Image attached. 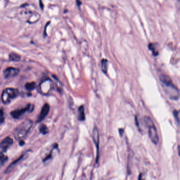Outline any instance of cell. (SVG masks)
Masks as SVG:
<instances>
[{
	"label": "cell",
	"mask_w": 180,
	"mask_h": 180,
	"mask_svg": "<svg viewBox=\"0 0 180 180\" xmlns=\"http://www.w3.org/2000/svg\"><path fill=\"white\" fill-rule=\"evenodd\" d=\"M13 140L11 138L6 137L0 142V152H6L9 147L12 145Z\"/></svg>",
	"instance_id": "obj_7"
},
{
	"label": "cell",
	"mask_w": 180,
	"mask_h": 180,
	"mask_svg": "<svg viewBox=\"0 0 180 180\" xmlns=\"http://www.w3.org/2000/svg\"><path fill=\"white\" fill-rule=\"evenodd\" d=\"M7 160V157L5 155H4L2 152H0V168L5 164Z\"/></svg>",
	"instance_id": "obj_15"
},
{
	"label": "cell",
	"mask_w": 180,
	"mask_h": 180,
	"mask_svg": "<svg viewBox=\"0 0 180 180\" xmlns=\"http://www.w3.org/2000/svg\"><path fill=\"white\" fill-rule=\"evenodd\" d=\"M50 110V106L48 104H45L44 106H43V108L41 110L40 114L39 115V118L38 119V122H40L46 117V116L48 115Z\"/></svg>",
	"instance_id": "obj_10"
},
{
	"label": "cell",
	"mask_w": 180,
	"mask_h": 180,
	"mask_svg": "<svg viewBox=\"0 0 180 180\" xmlns=\"http://www.w3.org/2000/svg\"><path fill=\"white\" fill-rule=\"evenodd\" d=\"M85 119V111L83 106H81L78 109V120L83 121Z\"/></svg>",
	"instance_id": "obj_11"
},
{
	"label": "cell",
	"mask_w": 180,
	"mask_h": 180,
	"mask_svg": "<svg viewBox=\"0 0 180 180\" xmlns=\"http://www.w3.org/2000/svg\"><path fill=\"white\" fill-rule=\"evenodd\" d=\"M92 136V139H93L94 143L95 144L96 147L97 148V160H98V147H99V132H98V128H97V127H95L94 129H93Z\"/></svg>",
	"instance_id": "obj_9"
},
{
	"label": "cell",
	"mask_w": 180,
	"mask_h": 180,
	"mask_svg": "<svg viewBox=\"0 0 180 180\" xmlns=\"http://www.w3.org/2000/svg\"><path fill=\"white\" fill-rule=\"evenodd\" d=\"M145 125L148 129V136L152 143L157 145L159 142V137L157 129L151 118L148 116H145L144 118Z\"/></svg>",
	"instance_id": "obj_3"
},
{
	"label": "cell",
	"mask_w": 180,
	"mask_h": 180,
	"mask_svg": "<svg viewBox=\"0 0 180 180\" xmlns=\"http://www.w3.org/2000/svg\"><path fill=\"white\" fill-rule=\"evenodd\" d=\"M160 80L163 89L169 99L173 101H178L179 99V90L172 82L171 78L166 74H161L160 76Z\"/></svg>",
	"instance_id": "obj_1"
},
{
	"label": "cell",
	"mask_w": 180,
	"mask_h": 180,
	"mask_svg": "<svg viewBox=\"0 0 180 180\" xmlns=\"http://www.w3.org/2000/svg\"><path fill=\"white\" fill-rule=\"evenodd\" d=\"M19 92L16 89L9 88L3 90L2 94V101L4 104H8L13 99L18 97Z\"/></svg>",
	"instance_id": "obj_4"
},
{
	"label": "cell",
	"mask_w": 180,
	"mask_h": 180,
	"mask_svg": "<svg viewBox=\"0 0 180 180\" xmlns=\"http://www.w3.org/2000/svg\"><path fill=\"white\" fill-rule=\"evenodd\" d=\"M148 48L151 51H152V53L154 56H157V55H159V51H158L157 48L155 43H150L148 45Z\"/></svg>",
	"instance_id": "obj_12"
},
{
	"label": "cell",
	"mask_w": 180,
	"mask_h": 180,
	"mask_svg": "<svg viewBox=\"0 0 180 180\" xmlns=\"http://www.w3.org/2000/svg\"><path fill=\"white\" fill-rule=\"evenodd\" d=\"M178 155H180V146H178Z\"/></svg>",
	"instance_id": "obj_21"
},
{
	"label": "cell",
	"mask_w": 180,
	"mask_h": 180,
	"mask_svg": "<svg viewBox=\"0 0 180 180\" xmlns=\"http://www.w3.org/2000/svg\"><path fill=\"white\" fill-rule=\"evenodd\" d=\"M4 115L3 110H0V124L2 123L4 121Z\"/></svg>",
	"instance_id": "obj_18"
},
{
	"label": "cell",
	"mask_w": 180,
	"mask_h": 180,
	"mask_svg": "<svg viewBox=\"0 0 180 180\" xmlns=\"http://www.w3.org/2000/svg\"><path fill=\"white\" fill-rule=\"evenodd\" d=\"M35 83L32 82V83H28L25 85V88L27 89V90H29V91H31V90H34V89L35 88Z\"/></svg>",
	"instance_id": "obj_16"
},
{
	"label": "cell",
	"mask_w": 180,
	"mask_h": 180,
	"mask_svg": "<svg viewBox=\"0 0 180 180\" xmlns=\"http://www.w3.org/2000/svg\"><path fill=\"white\" fill-rule=\"evenodd\" d=\"M53 89V83L50 79H47L43 81L38 87V90L41 94L47 95L49 94Z\"/></svg>",
	"instance_id": "obj_5"
},
{
	"label": "cell",
	"mask_w": 180,
	"mask_h": 180,
	"mask_svg": "<svg viewBox=\"0 0 180 180\" xmlns=\"http://www.w3.org/2000/svg\"><path fill=\"white\" fill-rule=\"evenodd\" d=\"M39 130L41 133H43V134H46L48 133V128L44 124H43L40 126Z\"/></svg>",
	"instance_id": "obj_17"
},
{
	"label": "cell",
	"mask_w": 180,
	"mask_h": 180,
	"mask_svg": "<svg viewBox=\"0 0 180 180\" xmlns=\"http://www.w3.org/2000/svg\"><path fill=\"white\" fill-rule=\"evenodd\" d=\"M107 69L108 61L105 59H102V61H101V70H102L103 73L105 74H107Z\"/></svg>",
	"instance_id": "obj_14"
},
{
	"label": "cell",
	"mask_w": 180,
	"mask_h": 180,
	"mask_svg": "<svg viewBox=\"0 0 180 180\" xmlns=\"http://www.w3.org/2000/svg\"><path fill=\"white\" fill-rule=\"evenodd\" d=\"M34 109V106L31 104H29L25 107L23 108L20 110H16L12 111L11 113V115L14 118L18 119L21 117L23 115H25L27 112H31Z\"/></svg>",
	"instance_id": "obj_6"
},
{
	"label": "cell",
	"mask_w": 180,
	"mask_h": 180,
	"mask_svg": "<svg viewBox=\"0 0 180 180\" xmlns=\"http://www.w3.org/2000/svg\"><path fill=\"white\" fill-rule=\"evenodd\" d=\"M19 73V69L13 67L7 68L4 71V76L7 79L12 78L17 76Z\"/></svg>",
	"instance_id": "obj_8"
},
{
	"label": "cell",
	"mask_w": 180,
	"mask_h": 180,
	"mask_svg": "<svg viewBox=\"0 0 180 180\" xmlns=\"http://www.w3.org/2000/svg\"><path fill=\"white\" fill-rule=\"evenodd\" d=\"M173 115H174V116L175 119V120L178 122V124L179 123V117H178V111H177V110H174L173 111Z\"/></svg>",
	"instance_id": "obj_19"
},
{
	"label": "cell",
	"mask_w": 180,
	"mask_h": 180,
	"mask_svg": "<svg viewBox=\"0 0 180 180\" xmlns=\"http://www.w3.org/2000/svg\"><path fill=\"white\" fill-rule=\"evenodd\" d=\"M32 125L33 123L32 121L29 119L25 120L20 124L15 129L13 132L15 138L17 140L23 139L30 131Z\"/></svg>",
	"instance_id": "obj_2"
},
{
	"label": "cell",
	"mask_w": 180,
	"mask_h": 180,
	"mask_svg": "<svg viewBox=\"0 0 180 180\" xmlns=\"http://www.w3.org/2000/svg\"><path fill=\"white\" fill-rule=\"evenodd\" d=\"M9 58L13 61H19L21 59V56L17 53L12 52L9 55Z\"/></svg>",
	"instance_id": "obj_13"
},
{
	"label": "cell",
	"mask_w": 180,
	"mask_h": 180,
	"mask_svg": "<svg viewBox=\"0 0 180 180\" xmlns=\"http://www.w3.org/2000/svg\"><path fill=\"white\" fill-rule=\"evenodd\" d=\"M77 5L78 6H80L81 5V2L79 0H77Z\"/></svg>",
	"instance_id": "obj_20"
}]
</instances>
